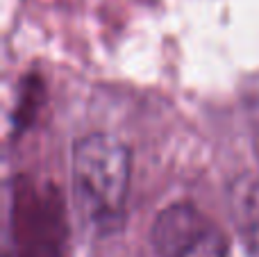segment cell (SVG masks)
I'll return each instance as SVG.
<instances>
[{"mask_svg":"<svg viewBox=\"0 0 259 257\" xmlns=\"http://www.w3.org/2000/svg\"><path fill=\"white\" fill-rule=\"evenodd\" d=\"M132 153L118 137L91 132L75 141L71 176L82 205L98 223H116L125 212Z\"/></svg>","mask_w":259,"mask_h":257,"instance_id":"6da1fadb","label":"cell"},{"mask_svg":"<svg viewBox=\"0 0 259 257\" xmlns=\"http://www.w3.org/2000/svg\"><path fill=\"white\" fill-rule=\"evenodd\" d=\"M157 257H228L230 239L191 203H175L159 212L150 230Z\"/></svg>","mask_w":259,"mask_h":257,"instance_id":"7a4b0ae2","label":"cell"}]
</instances>
